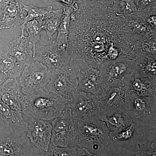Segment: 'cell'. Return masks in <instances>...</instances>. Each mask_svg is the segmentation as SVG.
Instances as JSON below:
<instances>
[{
    "instance_id": "1",
    "label": "cell",
    "mask_w": 156,
    "mask_h": 156,
    "mask_svg": "<svg viewBox=\"0 0 156 156\" xmlns=\"http://www.w3.org/2000/svg\"><path fill=\"white\" fill-rule=\"evenodd\" d=\"M78 1L67 48L71 61L99 69L104 62L120 56L133 60L141 56L143 39L129 28L123 15L97 1Z\"/></svg>"
},
{
    "instance_id": "2",
    "label": "cell",
    "mask_w": 156,
    "mask_h": 156,
    "mask_svg": "<svg viewBox=\"0 0 156 156\" xmlns=\"http://www.w3.org/2000/svg\"><path fill=\"white\" fill-rule=\"evenodd\" d=\"M69 101L61 95L40 89L26 95L22 113L30 118L52 120L61 115Z\"/></svg>"
},
{
    "instance_id": "3",
    "label": "cell",
    "mask_w": 156,
    "mask_h": 156,
    "mask_svg": "<svg viewBox=\"0 0 156 156\" xmlns=\"http://www.w3.org/2000/svg\"><path fill=\"white\" fill-rule=\"evenodd\" d=\"M132 73L113 81L102 91L98 98L102 114L111 115L122 112L130 115L131 91L130 80Z\"/></svg>"
},
{
    "instance_id": "4",
    "label": "cell",
    "mask_w": 156,
    "mask_h": 156,
    "mask_svg": "<svg viewBox=\"0 0 156 156\" xmlns=\"http://www.w3.org/2000/svg\"><path fill=\"white\" fill-rule=\"evenodd\" d=\"M74 127L81 147L90 150L104 149L112 137L106 124L100 119L80 120L74 124Z\"/></svg>"
},
{
    "instance_id": "5",
    "label": "cell",
    "mask_w": 156,
    "mask_h": 156,
    "mask_svg": "<svg viewBox=\"0 0 156 156\" xmlns=\"http://www.w3.org/2000/svg\"><path fill=\"white\" fill-rule=\"evenodd\" d=\"M51 123L50 145L62 147H81L76 134L70 109L67 104L61 115L52 120Z\"/></svg>"
},
{
    "instance_id": "6",
    "label": "cell",
    "mask_w": 156,
    "mask_h": 156,
    "mask_svg": "<svg viewBox=\"0 0 156 156\" xmlns=\"http://www.w3.org/2000/svg\"><path fill=\"white\" fill-rule=\"evenodd\" d=\"M67 105L70 109L74 124L84 119H99L102 114L100 101L91 93L76 90L73 93Z\"/></svg>"
},
{
    "instance_id": "7",
    "label": "cell",
    "mask_w": 156,
    "mask_h": 156,
    "mask_svg": "<svg viewBox=\"0 0 156 156\" xmlns=\"http://www.w3.org/2000/svg\"><path fill=\"white\" fill-rule=\"evenodd\" d=\"M51 76L45 90L63 96L69 100L76 91L78 84L77 74L69 63L59 68L50 70Z\"/></svg>"
},
{
    "instance_id": "8",
    "label": "cell",
    "mask_w": 156,
    "mask_h": 156,
    "mask_svg": "<svg viewBox=\"0 0 156 156\" xmlns=\"http://www.w3.org/2000/svg\"><path fill=\"white\" fill-rule=\"evenodd\" d=\"M50 76V70L39 62L35 61L26 66L20 76L23 93L28 95L40 89H45Z\"/></svg>"
},
{
    "instance_id": "9",
    "label": "cell",
    "mask_w": 156,
    "mask_h": 156,
    "mask_svg": "<svg viewBox=\"0 0 156 156\" xmlns=\"http://www.w3.org/2000/svg\"><path fill=\"white\" fill-rule=\"evenodd\" d=\"M136 60L120 56L114 60L104 62L99 68L101 86L103 91L113 81L133 73Z\"/></svg>"
},
{
    "instance_id": "10",
    "label": "cell",
    "mask_w": 156,
    "mask_h": 156,
    "mask_svg": "<svg viewBox=\"0 0 156 156\" xmlns=\"http://www.w3.org/2000/svg\"><path fill=\"white\" fill-rule=\"evenodd\" d=\"M34 59L51 70L69 64L71 57L67 49L62 48L54 41L50 44L36 48Z\"/></svg>"
},
{
    "instance_id": "11",
    "label": "cell",
    "mask_w": 156,
    "mask_h": 156,
    "mask_svg": "<svg viewBox=\"0 0 156 156\" xmlns=\"http://www.w3.org/2000/svg\"><path fill=\"white\" fill-rule=\"evenodd\" d=\"M50 121L30 118L27 131L30 142L45 153L50 145L52 135V126Z\"/></svg>"
},
{
    "instance_id": "12",
    "label": "cell",
    "mask_w": 156,
    "mask_h": 156,
    "mask_svg": "<svg viewBox=\"0 0 156 156\" xmlns=\"http://www.w3.org/2000/svg\"><path fill=\"white\" fill-rule=\"evenodd\" d=\"M5 50L23 68L35 61L33 46L24 34L14 36L13 40L6 45Z\"/></svg>"
},
{
    "instance_id": "13",
    "label": "cell",
    "mask_w": 156,
    "mask_h": 156,
    "mask_svg": "<svg viewBox=\"0 0 156 156\" xmlns=\"http://www.w3.org/2000/svg\"><path fill=\"white\" fill-rule=\"evenodd\" d=\"M0 98L12 109L22 113L26 95L23 93L17 79H9L0 84Z\"/></svg>"
},
{
    "instance_id": "14",
    "label": "cell",
    "mask_w": 156,
    "mask_h": 156,
    "mask_svg": "<svg viewBox=\"0 0 156 156\" xmlns=\"http://www.w3.org/2000/svg\"><path fill=\"white\" fill-rule=\"evenodd\" d=\"M26 132L14 131L10 136L0 137V156L30 155L26 151L30 144Z\"/></svg>"
},
{
    "instance_id": "15",
    "label": "cell",
    "mask_w": 156,
    "mask_h": 156,
    "mask_svg": "<svg viewBox=\"0 0 156 156\" xmlns=\"http://www.w3.org/2000/svg\"><path fill=\"white\" fill-rule=\"evenodd\" d=\"M77 74L78 78L77 90L91 93L98 98L102 92L99 69L87 66L81 69L77 72Z\"/></svg>"
},
{
    "instance_id": "16",
    "label": "cell",
    "mask_w": 156,
    "mask_h": 156,
    "mask_svg": "<svg viewBox=\"0 0 156 156\" xmlns=\"http://www.w3.org/2000/svg\"><path fill=\"white\" fill-rule=\"evenodd\" d=\"M22 3L13 0H0V30L9 28L23 19Z\"/></svg>"
},
{
    "instance_id": "17",
    "label": "cell",
    "mask_w": 156,
    "mask_h": 156,
    "mask_svg": "<svg viewBox=\"0 0 156 156\" xmlns=\"http://www.w3.org/2000/svg\"><path fill=\"white\" fill-rule=\"evenodd\" d=\"M22 113L12 109L0 98V125L13 131L27 132L28 124L24 121Z\"/></svg>"
},
{
    "instance_id": "18",
    "label": "cell",
    "mask_w": 156,
    "mask_h": 156,
    "mask_svg": "<svg viewBox=\"0 0 156 156\" xmlns=\"http://www.w3.org/2000/svg\"><path fill=\"white\" fill-rule=\"evenodd\" d=\"M23 69L5 50L0 52V84L9 79L20 77Z\"/></svg>"
},
{
    "instance_id": "19",
    "label": "cell",
    "mask_w": 156,
    "mask_h": 156,
    "mask_svg": "<svg viewBox=\"0 0 156 156\" xmlns=\"http://www.w3.org/2000/svg\"><path fill=\"white\" fill-rule=\"evenodd\" d=\"M130 90L141 97H155L156 81L142 77L134 69L130 80Z\"/></svg>"
},
{
    "instance_id": "20",
    "label": "cell",
    "mask_w": 156,
    "mask_h": 156,
    "mask_svg": "<svg viewBox=\"0 0 156 156\" xmlns=\"http://www.w3.org/2000/svg\"><path fill=\"white\" fill-rule=\"evenodd\" d=\"M99 119L106 124L111 136L126 129L133 123L130 115L122 112H117L111 115L101 114Z\"/></svg>"
},
{
    "instance_id": "21",
    "label": "cell",
    "mask_w": 156,
    "mask_h": 156,
    "mask_svg": "<svg viewBox=\"0 0 156 156\" xmlns=\"http://www.w3.org/2000/svg\"><path fill=\"white\" fill-rule=\"evenodd\" d=\"M62 10L61 21L57 29L58 33L55 41L62 48L67 49L71 15L73 10L69 7H64Z\"/></svg>"
},
{
    "instance_id": "22",
    "label": "cell",
    "mask_w": 156,
    "mask_h": 156,
    "mask_svg": "<svg viewBox=\"0 0 156 156\" xmlns=\"http://www.w3.org/2000/svg\"><path fill=\"white\" fill-rule=\"evenodd\" d=\"M152 97H141L131 91V106L130 115L133 118L138 119L150 114V103Z\"/></svg>"
},
{
    "instance_id": "23",
    "label": "cell",
    "mask_w": 156,
    "mask_h": 156,
    "mask_svg": "<svg viewBox=\"0 0 156 156\" xmlns=\"http://www.w3.org/2000/svg\"><path fill=\"white\" fill-rule=\"evenodd\" d=\"M134 69L142 77L156 81V56L142 55L136 59Z\"/></svg>"
},
{
    "instance_id": "24",
    "label": "cell",
    "mask_w": 156,
    "mask_h": 156,
    "mask_svg": "<svg viewBox=\"0 0 156 156\" xmlns=\"http://www.w3.org/2000/svg\"><path fill=\"white\" fill-rule=\"evenodd\" d=\"M62 11V9L54 10L52 9L41 20L42 29L46 31L49 40L52 38L53 35L58 29Z\"/></svg>"
},
{
    "instance_id": "25",
    "label": "cell",
    "mask_w": 156,
    "mask_h": 156,
    "mask_svg": "<svg viewBox=\"0 0 156 156\" xmlns=\"http://www.w3.org/2000/svg\"><path fill=\"white\" fill-rule=\"evenodd\" d=\"M21 29V34H24V31L28 34L27 37L30 41L33 46L34 53L36 49V44L37 42L45 45L44 43L41 40L42 29V22L39 20H33L27 22L22 26L20 27Z\"/></svg>"
},
{
    "instance_id": "26",
    "label": "cell",
    "mask_w": 156,
    "mask_h": 156,
    "mask_svg": "<svg viewBox=\"0 0 156 156\" xmlns=\"http://www.w3.org/2000/svg\"><path fill=\"white\" fill-rule=\"evenodd\" d=\"M22 8L23 10L27 12V14L23 17V22L20 26L24 25L27 22L33 20H41L45 15L53 9L52 6H49L46 8H41L32 5H27L23 3H22Z\"/></svg>"
},
{
    "instance_id": "27",
    "label": "cell",
    "mask_w": 156,
    "mask_h": 156,
    "mask_svg": "<svg viewBox=\"0 0 156 156\" xmlns=\"http://www.w3.org/2000/svg\"><path fill=\"white\" fill-rule=\"evenodd\" d=\"M110 9L121 15H130L139 11L135 0H114Z\"/></svg>"
},
{
    "instance_id": "28",
    "label": "cell",
    "mask_w": 156,
    "mask_h": 156,
    "mask_svg": "<svg viewBox=\"0 0 156 156\" xmlns=\"http://www.w3.org/2000/svg\"><path fill=\"white\" fill-rule=\"evenodd\" d=\"M76 147L55 146L50 145L45 154L47 156H77Z\"/></svg>"
},
{
    "instance_id": "29",
    "label": "cell",
    "mask_w": 156,
    "mask_h": 156,
    "mask_svg": "<svg viewBox=\"0 0 156 156\" xmlns=\"http://www.w3.org/2000/svg\"><path fill=\"white\" fill-rule=\"evenodd\" d=\"M135 128V125L133 122L129 127L120 131L119 133L112 136V139L114 140H126L130 139L132 137Z\"/></svg>"
},
{
    "instance_id": "30",
    "label": "cell",
    "mask_w": 156,
    "mask_h": 156,
    "mask_svg": "<svg viewBox=\"0 0 156 156\" xmlns=\"http://www.w3.org/2000/svg\"><path fill=\"white\" fill-rule=\"evenodd\" d=\"M135 4L139 10L149 9L156 6V0H135Z\"/></svg>"
},
{
    "instance_id": "31",
    "label": "cell",
    "mask_w": 156,
    "mask_h": 156,
    "mask_svg": "<svg viewBox=\"0 0 156 156\" xmlns=\"http://www.w3.org/2000/svg\"><path fill=\"white\" fill-rule=\"evenodd\" d=\"M56 2L61 3L64 7L71 8L74 11H77L79 9L78 0H55Z\"/></svg>"
},
{
    "instance_id": "32",
    "label": "cell",
    "mask_w": 156,
    "mask_h": 156,
    "mask_svg": "<svg viewBox=\"0 0 156 156\" xmlns=\"http://www.w3.org/2000/svg\"><path fill=\"white\" fill-rule=\"evenodd\" d=\"M77 156H96L89 151L88 149L82 147H78L76 148Z\"/></svg>"
},
{
    "instance_id": "33",
    "label": "cell",
    "mask_w": 156,
    "mask_h": 156,
    "mask_svg": "<svg viewBox=\"0 0 156 156\" xmlns=\"http://www.w3.org/2000/svg\"><path fill=\"white\" fill-rule=\"evenodd\" d=\"M89 1H95L99 2L104 5L110 8L114 0H89Z\"/></svg>"
}]
</instances>
